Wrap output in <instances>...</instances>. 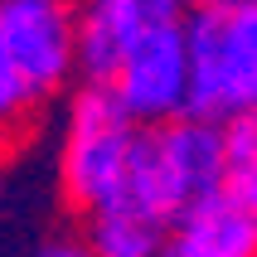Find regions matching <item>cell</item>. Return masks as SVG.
<instances>
[{
    "label": "cell",
    "instance_id": "obj_1",
    "mask_svg": "<svg viewBox=\"0 0 257 257\" xmlns=\"http://www.w3.org/2000/svg\"><path fill=\"white\" fill-rule=\"evenodd\" d=\"M185 34V112L199 121H228L257 102V5L209 0L180 20Z\"/></svg>",
    "mask_w": 257,
    "mask_h": 257
},
{
    "label": "cell",
    "instance_id": "obj_2",
    "mask_svg": "<svg viewBox=\"0 0 257 257\" xmlns=\"http://www.w3.org/2000/svg\"><path fill=\"white\" fill-rule=\"evenodd\" d=\"M223 185V141H218V121L199 116H170L156 126H136L126 156V180H121V199L141 204L165 223H175L180 209Z\"/></svg>",
    "mask_w": 257,
    "mask_h": 257
},
{
    "label": "cell",
    "instance_id": "obj_3",
    "mask_svg": "<svg viewBox=\"0 0 257 257\" xmlns=\"http://www.w3.org/2000/svg\"><path fill=\"white\" fill-rule=\"evenodd\" d=\"M131 136H136V121L126 116L112 87L107 83L78 87V97L68 107V136L58 151V185L73 209L92 214L121 194Z\"/></svg>",
    "mask_w": 257,
    "mask_h": 257
},
{
    "label": "cell",
    "instance_id": "obj_4",
    "mask_svg": "<svg viewBox=\"0 0 257 257\" xmlns=\"http://www.w3.org/2000/svg\"><path fill=\"white\" fill-rule=\"evenodd\" d=\"M107 87L136 126H156L185 112V34L175 15H160L126 44Z\"/></svg>",
    "mask_w": 257,
    "mask_h": 257
},
{
    "label": "cell",
    "instance_id": "obj_5",
    "mask_svg": "<svg viewBox=\"0 0 257 257\" xmlns=\"http://www.w3.org/2000/svg\"><path fill=\"white\" fill-rule=\"evenodd\" d=\"M0 49L34 97L58 92L73 73L68 0H0Z\"/></svg>",
    "mask_w": 257,
    "mask_h": 257
},
{
    "label": "cell",
    "instance_id": "obj_6",
    "mask_svg": "<svg viewBox=\"0 0 257 257\" xmlns=\"http://www.w3.org/2000/svg\"><path fill=\"white\" fill-rule=\"evenodd\" d=\"M160 15H175L165 0H92L83 20H73V68L87 83H107L126 44Z\"/></svg>",
    "mask_w": 257,
    "mask_h": 257
},
{
    "label": "cell",
    "instance_id": "obj_7",
    "mask_svg": "<svg viewBox=\"0 0 257 257\" xmlns=\"http://www.w3.org/2000/svg\"><path fill=\"white\" fill-rule=\"evenodd\" d=\"M170 238L209 257H257V199L228 185H214L209 194H199L189 209L175 214Z\"/></svg>",
    "mask_w": 257,
    "mask_h": 257
},
{
    "label": "cell",
    "instance_id": "obj_8",
    "mask_svg": "<svg viewBox=\"0 0 257 257\" xmlns=\"http://www.w3.org/2000/svg\"><path fill=\"white\" fill-rule=\"evenodd\" d=\"M165 243H170V223L141 204L121 199V194L87 214L83 247L92 257H160Z\"/></svg>",
    "mask_w": 257,
    "mask_h": 257
},
{
    "label": "cell",
    "instance_id": "obj_9",
    "mask_svg": "<svg viewBox=\"0 0 257 257\" xmlns=\"http://www.w3.org/2000/svg\"><path fill=\"white\" fill-rule=\"evenodd\" d=\"M218 141H223V185L257 199V116L238 112L218 121Z\"/></svg>",
    "mask_w": 257,
    "mask_h": 257
},
{
    "label": "cell",
    "instance_id": "obj_10",
    "mask_svg": "<svg viewBox=\"0 0 257 257\" xmlns=\"http://www.w3.org/2000/svg\"><path fill=\"white\" fill-rule=\"evenodd\" d=\"M29 107H34V92H29L25 78L15 73L10 54L0 49V141H5V136H15V131L25 126Z\"/></svg>",
    "mask_w": 257,
    "mask_h": 257
},
{
    "label": "cell",
    "instance_id": "obj_11",
    "mask_svg": "<svg viewBox=\"0 0 257 257\" xmlns=\"http://www.w3.org/2000/svg\"><path fill=\"white\" fill-rule=\"evenodd\" d=\"M34 257H92V252H87L78 238H54V243H44Z\"/></svg>",
    "mask_w": 257,
    "mask_h": 257
},
{
    "label": "cell",
    "instance_id": "obj_12",
    "mask_svg": "<svg viewBox=\"0 0 257 257\" xmlns=\"http://www.w3.org/2000/svg\"><path fill=\"white\" fill-rule=\"evenodd\" d=\"M160 257H209V252H199V247H189V243H180V238H170Z\"/></svg>",
    "mask_w": 257,
    "mask_h": 257
},
{
    "label": "cell",
    "instance_id": "obj_13",
    "mask_svg": "<svg viewBox=\"0 0 257 257\" xmlns=\"http://www.w3.org/2000/svg\"><path fill=\"white\" fill-rule=\"evenodd\" d=\"M165 5L180 15V10H199V5H209V0H165Z\"/></svg>",
    "mask_w": 257,
    "mask_h": 257
}]
</instances>
